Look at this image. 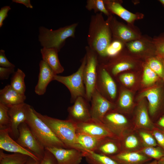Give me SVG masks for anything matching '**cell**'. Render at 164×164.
Segmentation results:
<instances>
[{"instance_id": "cell-3", "label": "cell", "mask_w": 164, "mask_h": 164, "mask_svg": "<svg viewBox=\"0 0 164 164\" xmlns=\"http://www.w3.org/2000/svg\"><path fill=\"white\" fill-rule=\"evenodd\" d=\"M33 109L27 104L25 122L39 141L45 149L53 147L67 148L50 128L35 114Z\"/></svg>"}, {"instance_id": "cell-6", "label": "cell", "mask_w": 164, "mask_h": 164, "mask_svg": "<svg viewBox=\"0 0 164 164\" xmlns=\"http://www.w3.org/2000/svg\"><path fill=\"white\" fill-rule=\"evenodd\" d=\"M86 62L83 77L86 90V99L91 101L92 95L96 90L97 77V67L99 63L97 54L88 46L85 47Z\"/></svg>"}, {"instance_id": "cell-29", "label": "cell", "mask_w": 164, "mask_h": 164, "mask_svg": "<svg viewBox=\"0 0 164 164\" xmlns=\"http://www.w3.org/2000/svg\"><path fill=\"white\" fill-rule=\"evenodd\" d=\"M12 74L11 78L10 85L18 93L25 94L26 90L24 82L25 73L22 70L18 68Z\"/></svg>"}, {"instance_id": "cell-21", "label": "cell", "mask_w": 164, "mask_h": 164, "mask_svg": "<svg viewBox=\"0 0 164 164\" xmlns=\"http://www.w3.org/2000/svg\"><path fill=\"white\" fill-rule=\"evenodd\" d=\"M110 111L104 116L102 122L113 135H119L121 128L127 123V119L120 113Z\"/></svg>"}, {"instance_id": "cell-17", "label": "cell", "mask_w": 164, "mask_h": 164, "mask_svg": "<svg viewBox=\"0 0 164 164\" xmlns=\"http://www.w3.org/2000/svg\"><path fill=\"white\" fill-rule=\"evenodd\" d=\"M125 47L133 54H150L155 56V50L152 38L142 36L139 38L125 43Z\"/></svg>"}, {"instance_id": "cell-23", "label": "cell", "mask_w": 164, "mask_h": 164, "mask_svg": "<svg viewBox=\"0 0 164 164\" xmlns=\"http://www.w3.org/2000/svg\"><path fill=\"white\" fill-rule=\"evenodd\" d=\"M43 60L51 67L55 73H62L64 69L60 62L58 50L54 48L43 47L40 50Z\"/></svg>"}, {"instance_id": "cell-31", "label": "cell", "mask_w": 164, "mask_h": 164, "mask_svg": "<svg viewBox=\"0 0 164 164\" xmlns=\"http://www.w3.org/2000/svg\"><path fill=\"white\" fill-rule=\"evenodd\" d=\"M85 7L88 10H93L95 13H101L108 17L112 15L106 8L104 0H87Z\"/></svg>"}, {"instance_id": "cell-50", "label": "cell", "mask_w": 164, "mask_h": 164, "mask_svg": "<svg viewBox=\"0 0 164 164\" xmlns=\"http://www.w3.org/2000/svg\"><path fill=\"white\" fill-rule=\"evenodd\" d=\"M158 162L159 164H164V156L159 159Z\"/></svg>"}, {"instance_id": "cell-12", "label": "cell", "mask_w": 164, "mask_h": 164, "mask_svg": "<svg viewBox=\"0 0 164 164\" xmlns=\"http://www.w3.org/2000/svg\"><path fill=\"white\" fill-rule=\"evenodd\" d=\"M76 133L100 138L114 136V135L102 122L92 118L86 122L76 123Z\"/></svg>"}, {"instance_id": "cell-53", "label": "cell", "mask_w": 164, "mask_h": 164, "mask_svg": "<svg viewBox=\"0 0 164 164\" xmlns=\"http://www.w3.org/2000/svg\"><path fill=\"white\" fill-rule=\"evenodd\" d=\"M162 61L163 67H164V58L162 59ZM163 80L164 82V76H163Z\"/></svg>"}, {"instance_id": "cell-20", "label": "cell", "mask_w": 164, "mask_h": 164, "mask_svg": "<svg viewBox=\"0 0 164 164\" xmlns=\"http://www.w3.org/2000/svg\"><path fill=\"white\" fill-rule=\"evenodd\" d=\"M111 58V61L108 64H101L108 72L110 71L114 76H116L123 71L132 69L135 66L134 61L122 58L121 52Z\"/></svg>"}, {"instance_id": "cell-11", "label": "cell", "mask_w": 164, "mask_h": 164, "mask_svg": "<svg viewBox=\"0 0 164 164\" xmlns=\"http://www.w3.org/2000/svg\"><path fill=\"white\" fill-rule=\"evenodd\" d=\"M88 101L82 97H78L73 104L67 108L68 119L76 123L84 122L91 119Z\"/></svg>"}, {"instance_id": "cell-40", "label": "cell", "mask_w": 164, "mask_h": 164, "mask_svg": "<svg viewBox=\"0 0 164 164\" xmlns=\"http://www.w3.org/2000/svg\"><path fill=\"white\" fill-rule=\"evenodd\" d=\"M40 164H57L54 155L49 150L45 149L44 154L40 161Z\"/></svg>"}, {"instance_id": "cell-45", "label": "cell", "mask_w": 164, "mask_h": 164, "mask_svg": "<svg viewBox=\"0 0 164 164\" xmlns=\"http://www.w3.org/2000/svg\"><path fill=\"white\" fill-rule=\"evenodd\" d=\"M11 9L9 6H4L1 8L0 10V27L3 25V22L8 16V13Z\"/></svg>"}, {"instance_id": "cell-10", "label": "cell", "mask_w": 164, "mask_h": 164, "mask_svg": "<svg viewBox=\"0 0 164 164\" xmlns=\"http://www.w3.org/2000/svg\"><path fill=\"white\" fill-rule=\"evenodd\" d=\"M27 104H20L8 106V113L10 123L8 127L9 134L14 138L17 139L19 135L18 128L26 120Z\"/></svg>"}, {"instance_id": "cell-37", "label": "cell", "mask_w": 164, "mask_h": 164, "mask_svg": "<svg viewBox=\"0 0 164 164\" xmlns=\"http://www.w3.org/2000/svg\"><path fill=\"white\" fill-rule=\"evenodd\" d=\"M8 111L7 106L0 103V128L9 127L10 120Z\"/></svg>"}, {"instance_id": "cell-38", "label": "cell", "mask_w": 164, "mask_h": 164, "mask_svg": "<svg viewBox=\"0 0 164 164\" xmlns=\"http://www.w3.org/2000/svg\"><path fill=\"white\" fill-rule=\"evenodd\" d=\"M146 155L150 157L159 160L164 156V153L159 149L153 147H149L144 149L142 151Z\"/></svg>"}, {"instance_id": "cell-24", "label": "cell", "mask_w": 164, "mask_h": 164, "mask_svg": "<svg viewBox=\"0 0 164 164\" xmlns=\"http://www.w3.org/2000/svg\"><path fill=\"white\" fill-rule=\"evenodd\" d=\"M108 156L119 164H142L149 159L145 156L136 152H122Z\"/></svg>"}, {"instance_id": "cell-46", "label": "cell", "mask_w": 164, "mask_h": 164, "mask_svg": "<svg viewBox=\"0 0 164 164\" xmlns=\"http://www.w3.org/2000/svg\"><path fill=\"white\" fill-rule=\"evenodd\" d=\"M153 134L159 144L164 149V135L159 132L157 131H154Z\"/></svg>"}, {"instance_id": "cell-35", "label": "cell", "mask_w": 164, "mask_h": 164, "mask_svg": "<svg viewBox=\"0 0 164 164\" xmlns=\"http://www.w3.org/2000/svg\"><path fill=\"white\" fill-rule=\"evenodd\" d=\"M125 47V44L118 40L112 39L107 49L106 57H113L120 52Z\"/></svg>"}, {"instance_id": "cell-32", "label": "cell", "mask_w": 164, "mask_h": 164, "mask_svg": "<svg viewBox=\"0 0 164 164\" xmlns=\"http://www.w3.org/2000/svg\"><path fill=\"white\" fill-rule=\"evenodd\" d=\"M143 69L142 83L145 85H152L161 79L146 63L145 64Z\"/></svg>"}, {"instance_id": "cell-47", "label": "cell", "mask_w": 164, "mask_h": 164, "mask_svg": "<svg viewBox=\"0 0 164 164\" xmlns=\"http://www.w3.org/2000/svg\"><path fill=\"white\" fill-rule=\"evenodd\" d=\"M12 1L13 2L22 4L28 8L32 9L33 7L30 0H12Z\"/></svg>"}, {"instance_id": "cell-13", "label": "cell", "mask_w": 164, "mask_h": 164, "mask_svg": "<svg viewBox=\"0 0 164 164\" xmlns=\"http://www.w3.org/2000/svg\"><path fill=\"white\" fill-rule=\"evenodd\" d=\"M91 101L90 112L91 118L102 122L104 116L113 108L112 103L96 90L92 95Z\"/></svg>"}, {"instance_id": "cell-18", "label": "cell", "mask_w": 164, "mask_h": 164, "mask_svg": "<svg viewBox=\"0 0 164 164\" xmlns=\"http://www.w3.org/2000/svg\"><path fill=\"white\" fill-rule=\"evenodd\" d=\"M39 71L38 79L35 88L36 93L39 95H43L49 83L53 80L56 74L51 67L43 60L39 63Z\"/></svg>"}, {"instance_id": "cell-27", "label": "cell", "mask_w": 164, "mask_h": 164, "mask_svg": "<svg viewBox=\"0 0 164 164\" xmlns=\"http://www.w3.org/2000/svg\"><path fill=\"white\" fill-rule=\"evenodd\" d=\"M84 157L88 164H119L110 157L94 152H86Z\"/></svg>"}, {"instance_id": "cell-9", "label": "cell", "mask_w": 164, "mask_h": 164, "mask_svg": "<svg viewBox=\"0 0 164 164\" xmlns=\"http://www.w3.org/2000/svg\"><path fill=\"white\" fill-rule=\"evenodd\" d=\"M97 71L96 90L106 99L108 97L114 100L117 94V86L111 74L101 63H98Z\"/></svg>"}, {"instance_id": "cell-30", "label": "cell", "mask_w": 164, "mask_h": 164, "mask_svg": "<svg viewBox=\"0 0 164 164\" xmlns=\"http://www.w3.org/2000/svg\"><path fill=\"white\" fill-rule=\"evenodd\" d=\"M146 64L161 79H163L164 68L162 59L156 56L147 59Z\"/></svg>"}, {"instance_id": "cell-15", "label": "cell", "mask_w": 164, "mask_h": 164, "mask_svg": "<svg viewBox=\"0 0 164 164\" xmlns=\"http://www.w3.org/2000/svg\"><path fill=\"white\" fill-rule=\"evenodd\" d=\"M105 7L111 14L116 15L127 22L128 24L134 25L135 21L143 19V14L132 13L124 8L120 0H104Z\"/></svg>"}, {"instance_id": "cell-51", "label": "cell", "mask_w": 164, "mask_h": 164, "mask_svg": "<svg viewBox=\"0 0 164 164\" xmlns=\"http://www.w3.org/2000/svg\"><path fill=\"white\" fill-rule=\"evenodd\" d=\"M146 164H159L158 161L156 160H155L153 161L152 162L149 163H147Z\"/></svg>"}, {"instance_id": "cell-41", "label": "cell", "mask_w": 164, "mask_h": 164, "mask_svg": "<svg viewBox=\"0 0 164 164\" xmlns=\"http://www.w3.org/2000/svg\"><path fill=\"white\" fill-rule=\"evenodd\" d=\"M15 67H0V80H7L11 74L15 73Z\"/></svg>"}, {"instance_id": "cell-28", "label": "cell", "mask_w": 164, "mask_h": 164, "mask_svg": "<svg viewBox=\"0 0 164 164\" xmlns=\"http://www.w3.org/2000/svg\"><path fill=\"white\" fill-rule=\"evenodd\" d=\"M29 157L20 153L7 154L0 150V164H25Z\"/></svg>"}, {"instance_id": "cell-39", "label": "cell", "mask_w": 164, "mask_h": 164, "mask_svg": "<svg viewBox=\"0 0 164 164\" xmlns=\"http://www.w3.org/2000/svg\"><path fill=\"white\" fill-rule=\"evenodd\" d=\"M119 79L123 84L128 87L132 86L135 82L134 75L131 73H125L120 75Z\"/></svg>"}, {"instance_id": "cell-52", "label": "cell", "mask_w": 164, "mask_h": 164, "mask_svg": "<svg viewBox=\"0 0 164 164\" xmlns=\"http://www.w3.org/2000/svg\"><path fill=\"white\" fill-rule=\"evenodd\" d=\"M159 1L164 6V0H159Z\"/></svg>"}, {"instance_id": "cell-5", "label": "cell", "mask_w": 164, "mask_h": 164, "mask_svg": "<svg viewBox=\"0 0 164 164\" xmlns=\"http://www.w3.org/2000/svg\"><path fill=\"white\" fill-rule=\"evenodd\" d=\"M86 62V56L85 54L82 59L80 66L75 73L68 76L56 75L54 77V80L63 84L69 90L71 96L70 101L72 103H74L75 100L79 97H82L86 99L83 77Z\"/></svg>"}, {"instance_id": "cell-33", "label": "cell", "mask_w": 164, "mask_h": 164, "mask_svg": "<svg viewBox=\"0 0 164 164\" xmlns=\"http://www.w3.org/2000/svg\"><path fill=\"white\" fill-rule=\"evenodd\" d=\"M137 121L141 127H148L150 125V121L145 104H140L137 111Z\"/></svg>"}, {"instance_id": "cell-42", "label": "cell", "mask_w": 164, "mask_h": 164, "mask_svg": "<svg viewBox=\"0 0 164 164\" xmlns=\"http://www.w3.org/2000/svg\"><path fill=\"white\" fill-rule=\"evenodd\" d=\"M4 50H0V67L9 68L15 67V66L8 60L5 54Z\"/></svg>"}, {"instance_id": "cell-19", "label": "cell", "mask_w": 164, "mask_h": 164, "mask_svg": "<svg viewBox=\"0 0 164 164\" xmlns=\"http://www.w3.org/2000/svg\"><path fill=\"white\" fill-rule=\"evenodd\" d=\"M162 86L158 85L141 93V97H146L149 103V110L151 115L155 114L158 110L163 98Z\"/></svg>"}, {"instance_id": "cell-2", "label": "cell", "mask_w": 164, "mask_h": 164, "mask_svg": "<svg viewBox=\"0 0 164 164\" xmlns=\"http://www.w3.org/2000/svg\"><path fill=\"white\" fill-rule=\"evenodd\" d=\"M35 114L51 129L67 148L75 149L86 152L79 144L77 136L76 123L69 120H60L42 115L34 109Z\"/></svg>"}, {"instance_id": "cell-7", "label": "cell", "mask_w": 164, "mask_h": 164, "mask_svg": "<svg viewBox=\"0 0 164 164\" xmlns=\"http://www.w3.org/2000/svg\"><path fill=\"white\" fill-rule=\"evenodd\" d=\"M19 135L16 142L22 147L35 154L40 161L44 156L45 149L39 141L26 122L18 128Z\"/></svg>"}, {"instance_id": "cell-16", "label": "cell", "mask_w": 164, "mask_h": 164, "mask_svg": "<svg viewBox=\"0 0 164 164\" xmlns=\"http://www.w3.org/2000/svg\"><path fill=\"white\" fill-rule=\"evenodd\" d=\"M8 128H0V149L14 153L26 155L36 160H40L33 153L19 145L9 135Z\"/></svg>"}, {"instance_id": "cell-1", "label": "cell", "mask_w": 164, "mask_h": 164, "mask_svg": "<svg viewBox=\"0 0 164 164\" xmlns=\"http://www.w3.org/2000/svg\"><path fill=\"white\" fill-rule=\"evenodd\" d=\"M87 40V46L97 54L99 62L106 58V50L112 38L109 19L105 20L102 13L91 16Z\"/></svg>"}, {"instance_id": "cell-26", "label": "cell", "mask_w": 164, "mask_h": 164, "mask_svg": "<svg viewBox=\"0 0 164 164\" xmlns=\"http://www.w3.org/2000/svg\"><path fill=\"white\" fill-rule=\"evenodd\" d=\"M77 136L79 144L85 152H95L100 141L103 138L80 133H77Z\"/></svg>"}, {"instance_id": "cell-4", "label": "cell", "mask_w": 164, "mask_h": 164, "mask_svg": "<svg viewBox=\"0 0 164 164\" xmlns=\"http://www.w3.org/2000/svg\"><path fill=\"white\" fill-rule=\"evenodd\" d=\"M78 25V23H74L55 30L40 26L39 28V41L43 47L55 48L59 52L67 38L75 37Z\"/></svg>"}, {"instance_id": "cell-49", "label": "cell", "mask_w": 164, "mask_h": 164, "mask_svg": "<svg viewBox=\"0 0 164 164\" xmlns=\"http://www.w3.org/2000/svg\"><path fill=\"white\" fill-rule=\"evenodd\" d=\"M158 123L160 126L164 128V116L160 119Z\"/></svg>"}, {"instance_id": "cell-44", "label": "cell", "mask_w": 164, "mask_h": 164, "mask_svg": "<svg viewBox=\"0 0 164 164\" xmlns=\"http://www.w3.org/2000/svg\"><path fill=\"white\" fill-rule=\"evenodd\" d=\"M125 146L128 148L132 149L136 147L138 144L136 137L133 135L128 136L125 141Z\"/></svg>"}, {"instance_id": "cell-34", "label": "cell", "mask_w": 164, "mask_h": 164, "mask_svg": "<svg viewBox=\"0 0 164 164\" xmlns=\"http://www.w3.org/2000/svg\"><path fill=\"white\" fill-rule=\"evenodd\" d=\"M133 103L132 96L128 91L124 90L120 94L118 102V107L121 109L129 108Z\"/></svg>"}, {"instance_id": "cell-8", "label": "cell", "mask_w": 164, "mask_h": 164, "mask_svg": "<svg viewBox=\"0 0 164 164\" xmlns=\"http://www.w3.org/2000/svg\"><path fill=\"white\" fill-rule=\"evenodd\" d=\"M108 18L109 20L112 39L119 41L125 44L139 39L142 36L134 25H126L119 22L112 15Z\"/></svg>"}, {"instance_id": "cell-25", "label": "cell", "mask_w": 164, "mask_h": 164, "mask_svg": "<svg viewBox=\"0 0 164 164\" xmlns=\"http://www.w3.org/2000/svg\"><path fill=\"white\" fill-rule=\"evenodd\" d=\"M108 137L101 139L94 152L108 156L117 154L119 149L118 143L114 140L109 139Z\"/></svg>"}, {"instance_id": "cell-36", "label": "cell", "mask_w": 164, "mask_h": 164, "mask_svg": "<svg viewBox=\"0 0 164 164\" xmlns=\"http://www.w3.org/2000/svg\"><path fill=\"white\" fill-rule=\"evenodd\" d=\"M152 41L155 48V56L164 58V32L153 38Z\"/></svg>"}, {"instance_id": "cell-48", "label": "cell", "mask_w": 164, "mask_h": 164, "mask_svg": "<svg viewBox=\"0 0 164 164\" xmlns=\"http://www.w3.org/2000/svg\"><path fill=\"white\" fill-rule=\"evenodd\" d=\"M25 164H40V162L29 157Z\"/></svg>"}, {"instance_id": "cell-43", "label": "cell", "mask_w": 164, "mask_h": 164, "mask_svg": "<svg viewBox=\"0 0 164 164\" xmlns=\"http://www.w3.org/2000/svg\"><path fill=\"white\" fill-rule=\"evenodd\" d=\"M140 136L144 142L150 147H153L156 145V143L154 138L149 134L144 132H141Z\"/></svg>"}, {"instance_id": "cell-22", "label": "cell", "mask_w": 164, "mask_h": 164, "mask_svg": "<svg viewBox=\"0 0 164 164\" xmlns=\"http://www.w3.org/2000/svg\"><path fill=\"white\" fill-rule=\"evenodd\" d=\"M26 99L25 94L15 90L10 84L6 85L0 90V103L8 107L24 103Z\"/></svg>"}, {"instance_id": "cell-14", "label": "cell", "mask_w": 164, "mask_h": 164, "mask_svg": "<svg viewBox=\"0 0 164 164\" xmlns=\"http://www.w3.org/2000/svg\"><path fill=\"white\" fill-rule=\"evenodd\" d=\"M47 149L55 157L57 164H80L84 153L75 149L53 147Z\"/></svg>"}]
</instances>
